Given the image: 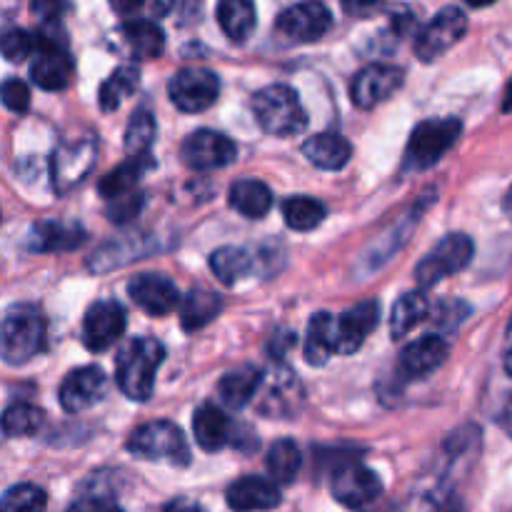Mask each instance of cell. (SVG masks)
<instances>
[{
  "label": "cell",
  "instance_id": "1",
  "mask_svg": "<svg viewBox=\"0 0 512 512\" xmlns=\"http://www.w3.org/2000/svg\"><path fill=\"white\" fill-rule=\"evenodd\" d=\"M165 360V348L155 338H135L120 350L118 363H115V380L130 400H148L153 395L155 373Z\"/></svg>",
  "mask_w": 512,
  "mask_h": 512
},
{
  "label": "cell",
  "instance_id": "2",
  "mask_svg": "<svg viewBox=\"0 0 512 512\" xmlns=\"http://www.w3.org/2000/svg\"><path fill=\"white\" fill-rule=\"evenodd\" d=\"M45 318L33 305H15L0 323V358L8 365H25L43 353Z\"/></svg>",
  "mask_w": 512,
  "mask_h": 512
},
{
  "label": "cell",
  "instance_id": "3",
  "mask_svg": "<svg viewBox=\"0 0 512 512\" xmlns=\"http://www.w3.org/2000/svg\"><path fill=\"white\" fill-rule=\"evenodd\" d=\"M253 113L260 128L275 138L300 135L308 125L298 93L290 85H268L253 98Z\"/></svg>",
  "mask_w": 512,
  "mask_h": 512
},
{
  "label": "cell",
  "instance_id": "4",
  "mask_svg": "<svg viewBox=\"0 0 512 512\" xmlns=\"http://www.w3.org/2000/svg\"><path fill=\"white\" fill-rule=\"evenodd\" d=\"M463 133V123L458 118H438L423 120L415 125L413 135L405 148V168L408 170H428L443 160V155L458 143Z\"/></svg>",
  "mask_w": 512,
  "mask_h": 512
},
{
  "label": "cell",
  "instance_id": "5",
  "mask_svg": "<svg viewBox=\"0 0 512 512\" xmlns=\"http://www.w3.org/2000/svg\"><path fill=\"white\" fill-rule=\"evenodd\" d=\"M128 450L143 460H165L180 468L190 463L188 440L170 420H153L135 428L128 438Z\"/></svg>",
  "mask_w": 512,
  "mask_h": 512
},
{
  "label": "cell",
  "instance_id": "6",
  "mask_svg": "<svg viewBox=\"0 0 512 512\" xmlns=\"http://www.w3.org/2000/svg\"><path fill=\"white\" fill-rule=\"evenodd\" d=\"M95 155H98V148L88 135L65 138L50 158V178H53L55 193L68 195L70 190L78 188L93 170Z\"/></svg>",
  "mask_w": 512,
  "mask_h": 512
},
{
  "label": "cell",
  "instance_id": "7",
  "mask_svg": "<svg viewBox=\"0 0 512 512\" xmlns=\"http://www.w3.org/2000/svg\"><path fill=\"white\" fill-rule=\"evenodd\" d=\"M475 255V243L465 233H450L425 255L415 268V280L420 288H433L440 280L460 273L470 265Z\"/></svg>",
  "mask_w": 512,
  "mask_h": 512
},
{
  "label": "cell",
  "instance_id": "8",
  "mask_svg": "<svg viewBox=\"0 0 512 512\" xmlns=\"http://www.w3.org/2000/svg\"><path fill=\"white\" fill-rule=\"evenodd\" d=\"M258 395V410L268 418H290L305 400L303 385L283 363H275L268 373H263Z\"/></svg>",
  "mask_w": 512,
  "mask_h": 512
},
{
  "label": "cell",
  "instance_id": "9",
  "mask_svg": "<svg viewBox=\"0 0 512 512\" xmlns=\"http://www.w3.org/2000/svg\"><path fill=\"white\" fill-rule=\"evenodd\" d=\"M168 93L183 113H203L218 100L220 78L208 68H183L170 78Z\"/></svg>",
  "mask_w": 512,
  "mask_h": 512
},
{
  "label": "cell",
  "instance_id": "10",
  "mask_svg": "<svg viewBox=\"0 0 512 512\" xmlns=\"http://www.w3.org/2000/svg\"><path fill=\"white\" fill-rule=\"evenodd\" d=\"M465 30H468V15L455 5L443 8L415 38V55L423 63H430V60L448 53L455 43H460Z\"/></svg>",
  "mask_w": 512,
  "mask_h": 512
},
{
  "label": "cell",
  "instance_id": "11",
  "mask_svg": "<svg viewBox=\"0 0 512 512\" xmlns=\"http://www.w3.org/2000/svg\"><path fill=\"white\" fill-rule=\"evenodd\" d=\"M333 495L348 510L365 512L383 495V483L378 473L360 463H345L333 475Z\"/></svg>",
  "mask_w": 512,
  "mask_h": 512
},
{
  "label": "cell",
  "instance_id": "12",
  "mask_svg": "<svg viewBox=\"0 0 512 512\" xmlns=\"http://www.w3.org/2000/svg\"><path fill=\"white\" fill-rule=\"evenodd\" d=\"M185 165L193 170H220L228 168L238 158V145L228 138V135L218 133V130H195L183 140L180 148Z\"/></svg>",
  "mask_w": 512,
  "mask_h": 512
},
{
  "label": "cell",
  "instance_id": "13",
  "mask_svg": "<svg viewBox=\"0 0 512 512\" xmlns=\"http://www.w3.org/2000/svg\"><path fill=\"white\" fill-rule=\"evenodd\" d=\"M330 25H333V15L320 0H303V3L283 10L275 28L293 43H313L328 33Z\"/></svg>",
  "mask_w": 512,
  "mask_h": 512
},
{
  "label": "cell",
  "instance_id": "14",
  "mask_svg": "<svg viewBox=\"0 0 512 512\" xmlns=\"http://www.w3.org/2000/svg\"><path fill=\"white\" fill-rule=\"evenodd\" d=\"M405 73L398 65L388 63H373L368 68L360 70L353 78L350 85V98L358 108L370 110L375 105L385 103V100L393 98L400 88H403Z\"/></svg>",
  "mask_w": 512,
  "mask_h": 512
},
{
  "label": "cell",
  "instance_id": "15",
  "mask_svg": "<svg viewBox=\"0 0 512 512\" xmlns=\"http://www.w3.org/2000/svg\"><path fill=\"white\" fill-rule=\"evenodd\" d=\"M125 318L123 305L115 303V300H100L93 308L85 313L83 320V343L85 348L93 350V353H105L108 348H113L120 340V335L125 333Z\"/></svg>",
  "mask_w": 512,
  "mask_h": 512
},
{
  "label": "cell",
  "instance_id": "16",
  "mask_svg": "<svg viewBox=\"0 0 512 512\" xmlns=\"http://www.w3.org/2000/svg\"><path fill=\"white\" fill-rule=\"evenodd\" d=\"M128 295L148 315H170L180 303L178 285L160 273H143L128 283Z\"/></svg>",
  "mask_w": 512,
  "mask_h": 512
},
{
  "label": "cell",
  "instance_id": "17",
  "mask_svg": "<svg viewBox=\"0 0 512 512\" xmlns=\"http://www.w3.org/2000/svg\"><path fill=\"white\" fill-rule=\"evenodd\" d=\"M108 393V378L100 368H78L73 373L65 375L60 383V405L68 413H83V410L93 408L95 403L105 398Z\"/></svg>",
  "mask_w": 512,
  "mask_h": 512
},
{
  "label": "cell",
  "instance_id": "18",
  "mask_svg": "<svg viewBox=\"0 0 512 512\" xmlns=\"http://www.w3.org/2000/svg\"><path fill=\"white\" fill-rule=\"evenodd\" d=\"M380 323V303L365 300L355 305L348 313L335 320V353L353 355L355 350L363 348L365 338L378 328Z\"/></svg>",
  "mask_w": 512,
  "mask_h": 512
},
{
  "label": "cell",
  "instance_id": "19",
  "mask_svg": "<svg viewBox=\"0 0 512 512\" xmlns=\"http://www.w3.org/2000/svg\"><path fill=\"white\" fill-rule=\"evenodd\" d=\"M448 355L450 345L443 335H423L403 350L398 370L405 380H423L443 368Z\"/></svg>",
  "mask_w": 512,
  "mask_h": 512
},
{
  "label": "cell",
  "instance_id": "20",
  "mask_svg": "<svg viewBox=\"0 0 512 512\" xmlns=\"http://www.w3.org/2000/svg\"><path fill=\"white\" fill-rule=\"evenodd\" d=\"M30 78L38 88L65 90L73 80V58L68 45H35V60L30 65Z\"/></svg>",
  "mask_w": 512,
  "mask_h": 512
},
{
  "label": "cell",
  "instance_id": "21",
  "mask_svg": "<svg viewBox=\"0 0 512 512\" xmlns=\"http://www.w3.org/2000/svg\"><path fill=\"white\" fill-rule=\"evenodd\" d=\"M120 53L135 60H153L165 50V33L153 20H128L113 33Z\"/></svg>",
  "mask_w": 512,
  "mask_h": 512
},
{
  "label": "cell",
  "instance_id": "22",
  "mask_svg": "<svg viewBox=\"0 0 512 512\" xmlns=\"http://www.w3.org/2000/svg\"><path fill=\"white\" fill-rule=\"evenodd\" d=\"M225 500H228V508L235 512H265L278 508L283 495H280V485L273 480L245 475L230 485Z\"/></svg>",
  "mask_w": 512,
  "mask_h": 512
},
{
  "label": "cell",
  "instance_id": "23",
  "mask_svg": "<svg viewBox=\"0 0 512 512\" xmlns=\"http://www.w3.org/2000/svg\"><path fill=\"white\" fill-rule=\"evenodd\" d=\"M230 433H233V425H230V418L220 408L205 403L195 410L193 435L195 443L205 453H218V450H223L230 443Z\"/></svg>",
  "mask_w": 512,
  "mask_h": 512
},
{
  "label": "cell",
  "instance_id": "24",
  "mask_svg": "<svg viewBox=\"0 0 512 512\" xmlns=\"http://www.w3.org/2000/svg\"><path fill=\"white\" fill-rule=\"evenodd\" d=\"M88 240L80 225L75 223H38L33 228L30 250L35 253H70Z\"/></svg>",
  "mask_w": 512,
  "mask_h": 512
},
{
  "label": "cell",
  "instance_id": "25",
  "mask_svg": "<svg viewBox=\"0 0 512 512\" xmlns=\"http://www.w3.org/2000/svg\"><path fill=\"white\" fill-rule=\"evenodd\" d=\"M303 153L315 168L320 170H340L348 165L353 155V145L338 133H318L305 140Z\"/></svg>",
  "mask_w": 512,
  "mask_h": 512
},
{
  "label": "cell",
  "instance_id": "26",
  "mask_svg": "<svg viewBox=\"0 0 512 512\" xmlns=\"http://www.w3.org/2000/svg\"><path fill=\"white\" fill-rule=\"evenodd\" d=\"M260 380H263V373L255 365H243V368L230 370L218 385L220 400L233 410L245 408L258 395Z\"/></svg>",
  "mask_w": 512,
  "mask_h": 512
},
{
  "label": "cell",
  "instance_id": "27",
  "mask_svg": "<svg viewBox=\"0 0 512 512\" xmlns=\"http://www.w3.org/2000/svg\"><path fill=\"white\" fill-rule=\"evenodd\" d=\"M218 23L230 40L245 43L255 30V23H258L253 0H220Z\"/></svg>",
  "mask_w": 512,
  "mask_h": 512
},
{
  "label": "cell",
  "instance_id": "28",
  "mask_svg": "<svg viewBox=\"0 0 512 512\" xmlns=\"http://www.w3.org/2000/svg\"><path fill=\"white\" fill-rule=\"evenodd\" d=\"M228 200L240 215H245V218L250 220L265 218L268 210L273 208V193H270L268 185L260 183V180H238V183L230 188Z\"/></svg>",
  "mask_w": 512,
  "mask_h": 512
},
{
  "label": "cell",
  "instance_id": "29",
  "mask_svg": "<svg viewBox=\"0 0 512 512\" xmlns=\"http://www.w3.org/2000/svg\"><path fill=\"white\" fill-rule=\"evenodd\" d=\"M223 310V298L210 290H190L180 305V323L185 330H200L208 323H213Z\"/></svg>",
  "mask_w": 512,
  "mask_h": 512
},
{
  "label": "cell",
  "instance_id": "30",
  "mask_svg": "<svg viewBox=\"0 0 512 512\" xmlns=\"http://www.w3.org/2000/svg\"><path fill=\"white\" fill-rule=\"evenodd\" d=\"M330 355H335V318L330 313H318L305 333V360L310 365H325Z\"/></svg>",
  "mask_w": 512,
  "mask_h": 512
},
{
  "label": "cell",
  "instance_id": "31",
  "mask_svg": "<svg viewBox=\"0 0 512 512\" xmlns=\"http://www.w3.org/2000/svg\"><path fill=\"white\" fill-rule=\"evenodd\" d=\"M300 465H303V453H300L298 443L288 438L278 440L268 450V458H265V468H268L270 480L278 485L293 483L300 473Z\"/></svg>",
  "mask_w": 512,
  "mask_h": 512
},
{
  "label": "cell",
  "instance_id": "32",
  "mask_svg": "<svg viewBox=\"0 0 512 512\" xmlns=\"http://www.w3.org/2000/svg\"><path fill=\"white\" fill-rule=\"evenodd\" d=\"M210 268H213L215 278L223 285H235L243 278H248L253 270V255L245 248H235V245H225L210 255Z\"/></svg>",
  "mask_w": 512,
  "mask_h": 512
},
{
  "label": "cell",
  "instance_id": "33",
  "mask_svg": "<svg viewBox=\"0 0 512 512\" xmlns=\"http://www.w3.org/2000/svg\"><path fill=\"white\" fill-rule=\"evenodd\" d=\"M140 83V73L135 65H120L110 73V78L100 85V110L103 113H113L123 105V100H128L135 93Z\"/></svg>",
  "mask_w": 512,
  "mask_h": 512
},
{
  "label": "cell",
  "instance_id": "34",
  "mask_svg": "<svg viewBox=\"0 0 512 512\" xmlns=\"http://www.w3.org/2000/svg\"><path fill=\"white\" fill-rule=\"evenodd\" d=\"M430 303L425 298V293H405L398 303L393 305V315H390V335L393 340L405 338L410 330L418 323H423L425 315H428Z\"/></svg>",
  "mask_w": 512,
  "mask_h": 512
},
{
  "label": "cell",
  "instance_id": "35",
  "mask_svg": "<svg viewBox=\"0 0 512 512\" xmlns=\"http://www.w3.org/2000/svg\"><path fill=\"white\" fill-rule=\"evenodd\" d=\"M148 168H153V160L148 155H140V158L125 160L123 165H118L115 170H110L103 180H100V195L105 200L115 198V195H123L128 190H133L138 185V180L143 178V173Z\"/></svg>",
  "mask_w": 512,
  "mask_h": 512
},
{
  "label": "cell",
  "instance_id": "36",
  "mask_svg": "<svg viewBox=\"0 0 512 512\" xmlns=\"http://www.w3.org/2000/svg\"><path fill=\"white\" fill-rule=\"evenodd\" d=\"M283 215L288 228L298 230V233H308V230H315L323 223L328 210L320 200L308 198V195H293L283 203Z\"/></svg>",
  "mask_w": 512,
  "mask_h": 512
},
{
  "label": "cell",
  "instance_id": "37",
  "mask_svg": "<svg viewBox=\"0 0 512 512\" xmlns=\"http://www.w3.org/2000/svg\"><path fill=\"white\" fill-rule=\"evenodd\" d=\"M45 425V413L30 403H15L0 418V430L8 438H30Z\"/></svg>",
  "mask_w": 512,
  "mask_h": 512
},
{
  "label": "cell",
  "instance_id": "38",
  "mask_svg": "<svg viewBox=\"0 0 512 512\" xmlns=\"http://www.w3.org/2000/svg\"><path fill=\"white\" fill-rule=\"evenodd\" d=\"M45 508H48V495L38 485L20 483L0 495V512H45Z\"/></svg>",
  "mask_w": 512,
  "mask_h": 512
},
{
  "label": "cell",
  "instance_id": "39",
  "mask_svg": "<svg viewBox=\"0 0 512 512\" xmlns=\"http://www.w3.org/2000/svg\"><path fill=\"white\" fill-rule=\"evenodd\" d=\"M155 140V120L148 110H138V113L130 118L128 130H125V153L130 158H140V155H148L150 145Z\"/></svg>",
  "mask_w": 512,
  "mask_h": 512
},
{
  "label": "cell",
  "instance_id": "40",
  "mask_svg": "<svg viewBox=\"0 0 512 512\" xmlns=\"http://www.w3.org/2000/svg\"><path fill=\"white\" fill-rule=\"evenodd\" d=\"M35 50V38L23 28H5L0 33V55L10 63H23L30 53Z\"/></svg>",
  "mask_w": 512,
  "mask_h": 512
},
{
  "label": "cell",
  "instance_id": "41",
  "mask_svg": "<svg viewBox=\"0 0 512 512\" xmlns=\"http://www.w3.org/2000/svg\"><path fill=\"white\" fill-rule=\"evenodd\" d=\"M140 208H143V195L128 190V193L115 195V198L108 200V218L113 223H128L130 218L140 213Z\"/></svg>",
  "mask_w": 512,
  "mask_h": 512
},
{
  "label": "cell",
  "instance_id": "42",
  "mask_svg": "<svg viewBox=\"0 0 512 512\" xmlns=\"http://www.w3.org/2000/svg\"><path fill=\"white\" fill-rule=\"evenodd\" d=\"M0 100H3V105L10 110V113L23 115L25 110L30 108L28 85L18 78H8L3 85H0Z\"/></svg>",
  "mask_w": 512,
  "mask_h": 512
},
{
  "label": "cell",
  "instance_id": "43",
  "mask_svg": "<svg viewBox=\"0 0 512 512\" xmlns=\"http://www.w3.org/2000/svg\"><path fill=\"white\" fill-rule=\"evenodd\" d=\"M30 10L43 23H60L63 15H68L73 10V3L70 0H30Z\"/></svg>",
  "mask_w": 512,
  "mask_h": 512
},
{
  "label": "cell",
  "instance_id": "44",
  "mask_svg": "<svg viewBox=\"0 0 512 512\" xmlns=\"http://www.w3.org/2000/svg\"><path fill=\"white\" fill-rule=\"evenodd\" d=\"M68 512H123L118 503H115L110 495H100V493H93V495H83L80 500H75L73 505H70Z\"/></svg>",
  "mask_w": 512,
  "mask_h": 512
},
{
  "label": "cell",
  "instance_id": "45",
  "mask_svg": "<svg viewBox=\"0 0 512 512\" xmlns=\"http://www.w3.org/2000/svg\"><path fill=\"white\" fill-rule=\"evenodd\" d=\"M340 3L350 15H370L383 0H340Z\"/></svg>",
  "mask_w": 512,
  "mask_h": 512
},
{
  "label": "cell",
  "instance_id": "46",
  "mask_svg": "<svg viewBox=\"0 0 512 512\" xmlns=\"http://www.w3.org/2000/svg\"><path fill=\"white\" fill-rule=\"evenodd\" d=\"M293 345H295V335L288 333V330H283V333L275 335L273 343H270V353H273V358L280 360L290 348H293Z\"/></svg>",
  "mask_w": 512,
  "mask_h": 512
},
{
  "label": "cell",
  "instance_id": "47",
  "mask_svg": "<svg viewBox=\"0 0 512 512\" xmlns=\"http://www.w3.org/2000/svg\"><path fill=\"white\" fill-rule=\"evenodd\" d=\"M18 8L20 0H0V33H3L5 28H10L13 18L18 15Z\"/></svg>",
  "mask_w": 512,
  "mask_h": 512
},
{
  "label": "cell",
  "instance_id": "48",
  "mask_svg": "<svg viewBox=\"0 0 512 512\" xmlns=\"http://www.w3.org/2000/svg\"><path fill=\"white\" fill-rule=\"evenodd\" d=\"M163 512H205L203 508H200L195 500H188V498H175L170 500L168 505H165Z\"/></svg>",
  "mask_w": 512,
  "mask_h": 512
},
{
  "label": "cell",
  "instance_id": "49",
  "mask_svg": "<svg viewBox=\"0 0 512 512\" xmlns=\"http://www.w3.org/2000/svg\"><path fill=\"white\" fill-rule=\"evenodd\" d=\"M108 3H110V8L115 10V13L133 15V13H138L140 8H143L145 0H108Z\"/></svg>",
  "mask_w": 512,
  "mask_h": 512
},
{
  "label": "cell",
  "instance_id": "50",
  "mask_svg": "<svg viewBox=\"0 0 512 512\" xmlns=\"http://www.w3.org/2000/svg\"><path fill=\"white\" fill-rule=\"evenodd\" d=\"M500 425H503L505 433L512 438V398L508 400V405L503 408V415H500Z\"/></svg>",
  "mask_w": 512,
  "mask_h": 512
},
{
  "label": "cell",
  "instance_id": "51",
  "mask_svg": "<svg viewBox=\"0 0 512 512\" xmlns=\"http://www.w3.org/2000/svg\"><path fill=\"white\" fill-rule=\"evenodd\" d=\"M503 210H505V215H508V218L512 220V185H510V190L505 193V198H503Z\"/></svg>",
  "mask_w": 512,
  "mask_h": 512
},
{
  "label": "cell",
  "instance_id": "52",
  "mask_svg": "<svg viewBox=\"0 0 512 512\" xmlns=\"http://www.w3.org/2000/svg\"><path fill=\"white\" fill-rule=\"evenodd\" d=\"M503 365H505V373H508L510 378H512V348H508V353H505Z\"/></svg>",
  "mask_w": 512,
  "mask_h": 512
},
{
  "label": "cell",
  "instance_id": "53",
  "mask_svg": "<svg viewBox=\"0 0 512 512\" xmlns=\"http://www.w3.org/2000/svg\"><path fill=\"white\" fill-rule=\"evenodd\" d=\"M465 3H468L470 8H485V5H493L495 0H465Z\"/></svg>",
  "mask_w": 512,
  "mask_h": 512
},
{
  "label": "cell",
  "instance_id": "54",
  "mask_svg": "<svg viewBox=\"0 0 512 512\" xmlns=\"http://www.w3.org/2000/svg\"><path fill=\"white\" fill-rule=\"evenodd\" d=\"M503 110H512V80H510L508 90H505V103H503Z\"/></svg>",
  "mask_w": 512,
  "mask_h": 512
},
{
  "label": "cell",
  "instance_id": "55",
  "mask_svg": "<svg viewBox=\"0 0 512 512\" xmlns=\"http://www.w3.org/2000/svg\"><path fill=\"white\" fill-rule=\"evenodd\" d=\"M443 512H463V508H458V505H450V508L443 510Z\"/></svg>",
  "mask_w": 512,
  "mask_h": 512
},
{
  "label": "cell",
  "instance_id": "56",
  "mask_svg": "<svg viewBox=\"0 0 512 512\" xmlns=\"http://www.w3.org/2000/svg\"><path fill=\"white\" fill-rule=\"evenodd\" d=\"M508 335L512 338V318H510V325H508Z\"/></svg>",
  "mask_w": 512,
  "mask_h": 512
}]
</instances>
